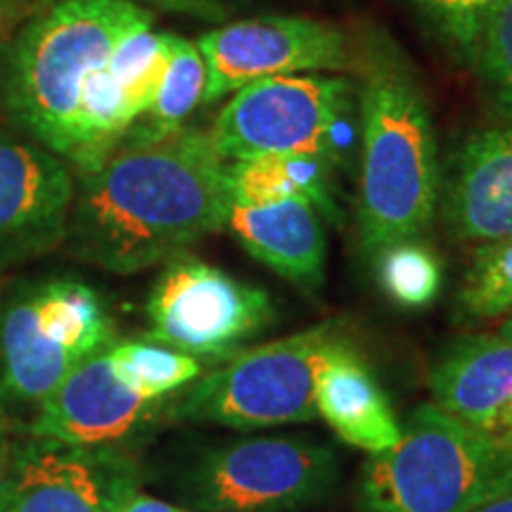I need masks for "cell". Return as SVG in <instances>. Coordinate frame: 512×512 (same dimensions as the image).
I'll return each instance as SVG.
<instances>
[{
    "label": "cell",
    "mask_w": 512,
    "mask_h": 512,
    "mask_svg": "<svg viewBox=\"0 0 512 512\" xmlns=\"http://www.w3.org/2000/svg\"><path fill=\"white\" fill-rule=\"evenodd\" d=\"M128 3L143 5V8L150 5V8L164 12H178V15L211 19V22L226 19L230 12V0H128Z\"/></svg>",
    "instance_id": "obj_27"
},
{
    "label": "cell",
    "mask_w": 512,
    "mask_h": 512,
    "mask_svg": "<svg viewBox=\"0 0 512 512\" xmlns=\"http://www.w3.org/2000/svg\"><path fill=\"white\" fill-rule=\"evenodd\" d=\"M512 489V453L437 403L415 408L389 451L363 470L366 512H472Z\"/></svg>",
    "instance_id": "obj_4"
},
{
    "label": "cell",
    "mask_w": 512,
    "mask_h": 512,
    "mask_svg": "<svg viewBox=\"0 0 512 512\" xmlns=\"http://www.w3.org/2000/svg\"><path fill=\"white\" fill-rule=\"evenodd\" d=\"M8 463V430H5V415H3V399H0V470Z\"/></svg>",
    "instance_id": "obj_30"
},
{
    "label": "cell",
    "mask_w": 512,
    "mask_h": 512,
    "mask_svg": "<svg viewBox=\"0 0 512 512\" xmlns=\"http://www.w3.org/2000/svg\"><path fill=\"white\" fill-rule=\"evenodd\" d=\"M79 358L48 342L36 328L31 290L0 311V399L41 406L79 366Z\"/></svg>",
    "instance_id": "obj_17"
},
{
    "label": "cell",
    "mask_w": 512,
    "mask_h": 512,
    "mask_svg": "<svg viewBox=\"0 0 512 512\" xmlns=\"http://www.w3.org/2000/svg\"><path fill=\"white\" fill-rule=\"evenodd\" d=\"M453 235L489 242L512 235V126L486 128L465 140L444 188Z\"/></svg>",
    "instance_id": "obj_14"
},
{
    "label": "cell",
    "mask_w": 512,
    "mask_h": 512,
    "mask_svg": "<svg viewBox=\"0 0 512 512\" xmlns=\"http://www.w3.org/2000/svg\"><path fill=\"white\" fill-rule=\"evenodd\" d=\"M335 162L309 155H256L228 162L233 204L264 207V204L299 200L309 202L320 216L337 219L332 197Z\"/></svg>",
    "instance_id": "obj_18"
},
{
    "label": "cell",
    "mask_w": 512,
    "mask_h": 512,
    "mask_svg": "<svg viewBox=\"0 0 512 512\" xmlns=\"http://www.w3.org/2000/svg\"><path fill=\"white\" fill-rule=\"evenodd\" d=\"M354 74L361 112L358 242L377 254L432 226L441 188L437 131L418 72L392 38H358Z\"/></svg>",
    "instance_id": "obj_2"
},
{
    "label": "cell",
    "mask_w": 512,
    "mask_h": 512,
    "mask_svg": "<svg viewBox=\"0 0 512 512\" xmlns=\"http://www.w3.org/2000/svg\"><path fill=\"white\" fill-rule=\"evenodd\" d=\"M228 228L254 259L280 278L309 292L323 285L328 245L320 214L309 202L287 200L264 207L233 204Z\"/></svg>",
    "instance_id": "obj_16"
},
{
    "label": "cell",
    "mask_w": 512,
    "mask_h": 512,
    "mask_svg": "<svg viewBox=\"0 0 512 512\" xmlns=\"http://www.w3.org/2000/svg\"><path fill=\"white\" fill-rule=\"evenodd\" d=\"M230 207L228 162L209 133L183 128L152 145H119L81 176L67 240L88 264L131 275L219 233Z\"/></svg>",
    "instance_id": "obj_1"
},
{
    "label": "cell",
    "mask_w": 512,
    "mask_h": 512,
    "mask_svg": "<svg viewBox=\"0 0 512 512\" xmlns=\"http://www.w3.org/2000/svg\"><path fill=\"white\" fill-rule=\"evenodd\" d=\"M496 332H501V335H505V337H512V316H508L501 323V328H498Z\"/></svg>",
    "instance_id": "obj_31"
},
{
    "label": "cell",
    "mask_w": 512,
    "mask_h": 512,
    "mask_svg": "<svg viewBox=\"0 0 512 512\" xmlns=\"http://www.w3.org/2000/svg\"><path fill=\"white\" fill-rule=\"evenodd\" d=\"M342 337L335 323H325L240 349L190 389L181 415L230 430H261L318 418V368Z\"/></svg>",
    "instance_id": "obj_5"
},
{
    "label": "cell",
    "mask_w": 512,
    "mask_h": 512,
    "mask_svg": "<svg viewBox=\"0 0 512 512\" xmlns=\"http://www.w3.org/2000/svg\"><path fill=\"white\" fill-rule=\"evenodd\" d=\"M486 98L512 119V0H496L472 55Z\"/></svg>",
    "instance_id": "obj_25"
},
{
    "label": "cell",
    "mask_w": 512,
    "mask_h": 512,
    "mask_svg": "<svg viewBox=\"0 0 512 512\" xmlns=\"http://www.w3.org/2000/svg\"><path fill=\"white\" fill-rule=\"evenodd\" d=\"M441 36L472 62L479 34L496 0H415Z\"/></svg>",
    "instance_id": "obj_26"
},
{
    "label": "cell",
    "mask_w": 512,
    "mask_h": 512,
    "mask_svg": "<svg viewBox=\"0 0 512 512\" xmlns=\"http://www.w3.org/2000/svg\"><path fill=\"white\" fill-rule=\"evenodd\" d=\"M204 60L197 43L171 34V60L166 69L162 91L143 117L133 121L121 143L152 145L166 140L185 128V121L204 98Z\"/></svg>",
    "instance_id": "obj_20"
},
{
    "label": "cell",
    "mask_w": 512,
    "mask_h": 512,
    "mask_svg": "<svg viewBox=\"0 0 512 512\" xmlns=\"http://www.w3.org/2000/svg\"><path fill=\"white\" fill-rule=\"evenodd\" d=\"M458 311L472 323H491L512 316V235L479 242L463 275Z\"/></svg>",
    "instance_id": "obj_23"
},
{
    "label": "cell",
    "mask_w": 512,
    "mask_h": 512,
    "mask_svg": "<svg viewBox=\"0 0 512 512\" xmlns=\"http://www.w3.org/2000/svg\"><path fill=\"white\" fill-rule=\"evenodd\" d=\"M119 512H183V510H178V508H174V505H169L164 501H157V498L133 494Z\"/></svg>",
    "instance_id": "obj_28"
},
{
    "label": "cell",
    "mask_w": 512,
    "mask_h": 512,
    "mask_svg": "<svg viewBox=\"0 0 512 512\" xmlns=\"http://www.w3.org/2000/svg\"><path fill=\"white\" fill-rule=\"evenodd\" d=\"M171 60V34L143 27L126 34L114 46L107 69L124 93L128 114L136 121L157 100Z\"/></svg>",
    "instance_id": "obj_21"
},
{
    "label": "cell",
    "mask_w": 512,
    "mask_h": 512,
    "mask_svg": "<svg viewBox=\"0 0 512 512\" xmlns=\"http://www.w3.org/2000/svg\"><path fill=\"white\" fill-rule=\"evenodd\" d=\"M377 256L380 287L403 309H425L439 297L444 266L437 252L420 238L382 247Z\"/></svg>",
    "instance_id": "obj_24"
},
{
    "label": "cell",
    "mask_w": 512,
    "mask_h": 512,
    "mask_svg": "<svg viewBox=\"0 0 512 512\" xmlns=\"http://www.w3.org/2000/svg\"><path fill=\"white\" fill-rule=\"evenodd\" d=\"M150 408L152 401L119 380L105 349L83 358L41 403L31 434L62 446L105 448L136 430Z\"/></svg>",
    "instance_id": "obj_12"
},
{
    "label": "cell",
    "mask_w": 512,
    "mask_h": 512,
    "mask_svg": "<svg viewBox=\"0 0 512 512\" xmlns=\"http://www.w3.org/2000/svg\"><path fill=\"white\" fill-rule=\"evenodd\" d=\"M275 309L259 287L178 254L166 261L147 299L150 342L195 358H230L268 325Z\"/></svg>",
    "instance_id": "obj_7"
},
{
    "label": "cell",
    "mask_w": 512,
    "mask_h": 512,
    "mask_svg": "<svg viewBox=\"0 0 512 512\" xmlns=\"http://www.w3.org/2000/svg\"><path fill=\"white\" fill-rule=\"evenodd\" d=\"M74 197L72 171L55 152L0 133V261L62 245Z\"/></svg>",
    "instance_id": "obj_11"
},
{
    "label": "cell",
    "mask_w": 512,
    "mask_h": 512,
    "mask_svg": "<svg viewBox=\"0 0 512 512\" xmlns=\"http://www.w3.org/2000/svg\"><path fill=\"white\" fill-rule=\"evenodd\" d=\"M434 403L479 437L512 453V337H460L432 370Z\"/></svg>",
    "instance_id": "obj_13"
},
{
    "label": "cell",
    "mask_w": 512,
    "mask_h": 512,
    "mask_svg": "<svg viewBox=\"0 0 512 512\" xmlns=\"http://www.w3.org/2000/svg\"><path fill=\"white\" fill-rule=\"evenodd\" d=\"M204 105L271 76L354 74L356 43L335 24L313 17H254L200 36Z\"/></svg>",
    "instance_id": "obj_8"
},
{
    "label": "cell",
    "mask_w": 512,
    "mask_h": 512,
    "mask_svg": "<svg viewBox=\"0 0 512 512\" xmlns=\"http://www.w3.org/2000/svg\"><path fill=\"white\" fill-rule=\"evenodd\" d=\"M356 83L342 74H287L233 93L209 131L226 162L309 155L337 162L354 112Z\"/></svg>",
    "instance_id": "obj_6"
},
{
    "label": "cell",
    "mask_w": 512,
    "mask_h": 512,
    "mask_svg": "<svg viewBox=\"0 0 512 512\" xmlns=\"http://www.w3.org/2000/svg\"><path fill=\"white\" fill-rule=\"evenodd\" d=\"M337 460L299 437L235 441L209 453L195 475L197 501L221 512H294L330 494Z\"/></svg>",
    "instance_id": "obj_9"
},
{
    "label": "cell",
    "mask_w": 512,
    "mask_h": 512,
    "mask_svg": "<svg viewBox=\"0 0 512 512\" xmlns=\"http://www.w3.org/2000/svg\"><path fill=\"white\" fill-rule=\"evenodd\" d=\"M152 24L155 12L128 0L55 3L22 31L12 50V119L46 150L69 159L83 81L110 62L121 38Z\"/></svg>",
    "instance_id": "obj_3"
},
{
    "label": "cell",
    "mask_w": 512,
    "mask_h": 512,
    "mask_svg": "<svg viewBox=\"0 0 512 512\" xmlns=\"http://www.w3.org/2000/svg\"><path fill=\"white\" fill-rule=\"evenodd\" d=\"M133 489V467L107 448L43 441L3 465L0 512H119Z\"/></svg>",
    "instance_id": "obj_10"
},
{
    "label": "cell",
    "mask_w": 512,
    "mask_h": 512,
    "mask_svg": "<svg viewBox=\"0 0 512 512\" xmlns=\"http://www.w3.org/2000/svg\"><path fill=\"white\" fill-rule=\"evenodd\" d=\"M31 297L38 332L79 361L114 344L112 320L88 285L67 278L50 280L34 287Z\"/></svg>",
    "instance_id": "obj_19"
},
{
    "label": "cell",
    "mask_w": 512,
    "mask_h": 512,
    "mask_svg": "<svg viewBox=\"0 0 512 512\" xmlns=\"http://www.w3.org/2000/svg\"><path fill=\"white\" fill-rule=\"evenodd\" d=\"M114 373L140 399L157 401L202 375L200 358L157 342H124L107 349Z\"/></svg>",
    "instance_id": "obj_22"
},
{
    "label": "cell",
    "mask_w": 512,
    "mask_h": 512,
    "mask_svg": "<svg viewBox=\"0 0 512 512\" xmlns=\"http://www.w3.org/2000/svg\"><path fill=\"white\" fill-rule=\"evenodd\" d=\"M472 512H512V489L503 491V494H498L494 498H489V501L482 503Z\"/></svg>",
    "instance_id": "obj_29"
},
{
    "label": "cell",
    "mask_w": 512,
    "mask_h": 512,
    "mask_svg": "<svg viewBox=\"0 0 512 512\" xmlns=\"http://www.w3.org/2000/svg\"><path fill=\"white\" fill-rule=\"evenodd\" d=\"M316 413L347 444L377 456L401 439L403 427L354 344L342 337L316 375Z\"/></svg>",
    "instance_id": "obj_15"
}]
</instances>
